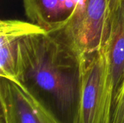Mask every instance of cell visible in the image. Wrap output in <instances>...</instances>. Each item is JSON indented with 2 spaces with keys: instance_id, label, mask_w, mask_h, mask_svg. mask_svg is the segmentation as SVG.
I'll return each mask as SVG.
<instances>
[{
  "instance_id": "cell-4",
  "label": "cell",
  "mask_w": 124,
  "mask_h": 123,
  "mask_svg": "<svg viewBox=\"0 0 124 123\" xmlns=\"http://www.w3.org/2000/svg\"><path fill=\"white\" fill-rule=\"evenodd\" d=\"M1 123H58L21 84L1 78Z\"/></svg>"
},
{
  "instance_id": "cell-2",
  "label": "cell",
  "mask_w": 124,
  "mask_h": 123,
  "mask_svg": "<svg viewBox=\"0 0 124 123\" xmlns=\"http://www.w3.org/2000/svg\"><path fill=\"white\" fill-rule=\"evenodd\" d=\"M114 96L105 45L99 51L82 54L78 123H111Z\"/></svg>"
},
{
  "instance_id": "cell-3",
  "label": "cell",
  "mask_w": 124,
  "mask_h": 123,
  "mask_svg": "<svg viewBox=\"0 0 124 123\" xmlns=\"http://www.w3.org/2000/svg\"><path fill=\"white\" fill-rule=\"evenodd\" d=\"M118 2L119 0H83L75 17L56 33L81 54L99 51L107 43Z\"/></svg>"
},
{
  "instance_id": "cell-8",
  "label": "cell",
  "mask_w": 124,
  "mask_h": 123,
  "mask_svg": "<svg viewBox=\"0 0 124 123\" xmlns=\"http://www.w3.org/2000/svg\"><path fill=\"white\" fill-rule=\"evenodd\" d=\"M111 123H124V75L113 99Z\"/></svg>"
},
{
  "instance_id": "cell-6",
  "label": "cell",
  "mask_w": 124,
  "mask_h": 123,
  "mask_svg": "<svg viewBox=\"0 0 124 123\" xmlns=\"http://www.w3.org/2000/svg\"><path fill=\"white\" fill-rule=\"evenodd\" d=\"M46 32L41 27L20 20L0 22V77L16 81L17 49L20 41L29 35Z\"/></svg>"
},
{
  "instance_id": "cell-5",
  "label": "cell",
  "mask_w": 124,
  "mask_h": 123,
  "mask_svg": "<svg viewBox=\"0 0 124 123\" xmlns=\"http://www.w3.org/2000/svg\"><path fill=\"white\" fill-rule=\"evenodd\" d=\"M83 0H23L30 22L47 33L63 29L75 17Z\"/></svg>"
},
{
  "instance_id": "cell-1",
  "label": "cell",
  "mask_w": 124,
  "mask_h": 123,
  "mask_svg": "<svg viewBox=\"0 0 124 123\" xmlns=\"http://www.w3.org/2000/svg\"><path fill=\"white\" fill-rule=\"evenodd\" d=\"M82 54L57 33H38L19 43L16 81L58 123H78Z\"/></svg>"
},
{
  "instance_id": "cell-7",
  "label": "cell",
  "mask_w": 124,
  "mask_h": 123,
  "mask_svg": "<svg viewBox=\"0 0 124 123\" xmlns=\"http://www.w3.org/2000/svg\"><path fill=\"white\" fill-rule=\"evenodd\" d=\"M105 46L109 78L116 95L124 75V0H119L115 10Z\"/></svg>"
}]
</instances>
